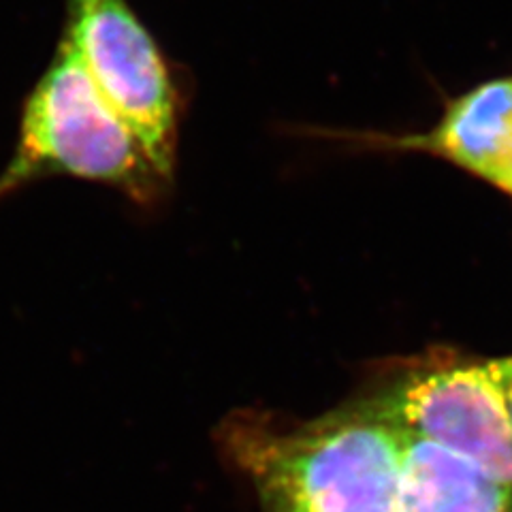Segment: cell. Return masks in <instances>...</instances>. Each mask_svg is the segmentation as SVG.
Segmentation results:
<instances>
[{
	"instance_id": "cell-7",
	"label": "cell",
	"mask_w": 512,
	"mask_h": 512,
	"mask_svg": "<svg viewBox=\"0 0 512 512\" xmlns=\"http://www.w3.org/2000/svg\"><path fill=\"white\" fill-rule=\"evenodd\" d=\"M493 361H495V370H498V376L502 382L504 404H506V412H508V419L512 425V357L493 359Z\"/></svg>"
},
{
	"instance_id": "cell-1",
	"label": "cell",
	"mask_w": 512,
	"mask_h": 512,
	"mask_svg": "<svg viewBox=\"0 0 512 512\" xmlns=\"http://www.w3.org/2000/svg\"><path fill=\"white\" fill-rule=\"evenodd\" d=\"M263 512H397L402 431L363 404L295 431L239 429Z\"/></svg>"
},
{
	"instance_id": "cell-4",
	"label": "cell",
	"mask_w": 512,
	"mask_h": 512,
	"mask_svg": "<svg viewBox=\"0 0 512 512\" xmlns=\"http://www.w3.org/2000/svg\"><path fill=\"white\" fill-rule=\"evenodd\" d=\"M367 406L393 427L470 459L512 487V425L495 361L410 372Z\"/></svg>"
},
{
	"instance_id": "cell-6",
	"label": "cell",
	"mask_w": 512,
	"mask_h": 512,
	"mask_svg": "<svg viewBox=\"0 0 512 512\" xmlns=\"http://www.w3.org/2000/svg\"><path fill=\"white\" fill-rule=\"evenodd\" d=\"M397 512H512V487L470 459L402 431Z\"/></svg>"
},
{
	"instance_id": "cell-3",
	"label": "cell",
	"mask_w": 512,
	"mask_h": 512,
	"mask_svg": "<svg viewBox=\"0 0 512 512\" xmlns=\"http://www.w3.org/2000/svg\"><path fill=\"white\" fill-rule=\"evenodd\" d=\"M158 171L171 178L182 96L171 62L128 0H67L64 37Z\"/></svg>"
},
{
	"instance_id": "cell-5",
	"label": "cell",
	"mask_w": 512,
	"mask_h": 512,
	"mask_svg": "<svg viewBox=\"0 0 512 512\" xmlns=\"http://www.w3.org/2000/svg\"><path fill=\"white\" fill-rule=\"evenodd\" d=\"M348 139L444 158L512 197V75L487 79L446 101L427 133Z\"/></svg>"
},
{
	"instance_id": "cell-2",
	"label": "cell",
	"mask_w": 512,
	"mask_h": 512,
	"mask_svg": "<svg viewBox=\"0 0 512 512\" xmlns=\"http://www.w3.org/2000/svg\"><path fill=\"white\" fill-rule=\"evenodd\" d=\"M56 175L109 184L137 201L154 199L169 182L67 39L26 96L18 146L0 173V199Z\"/></svg>"
}]
</instances>
